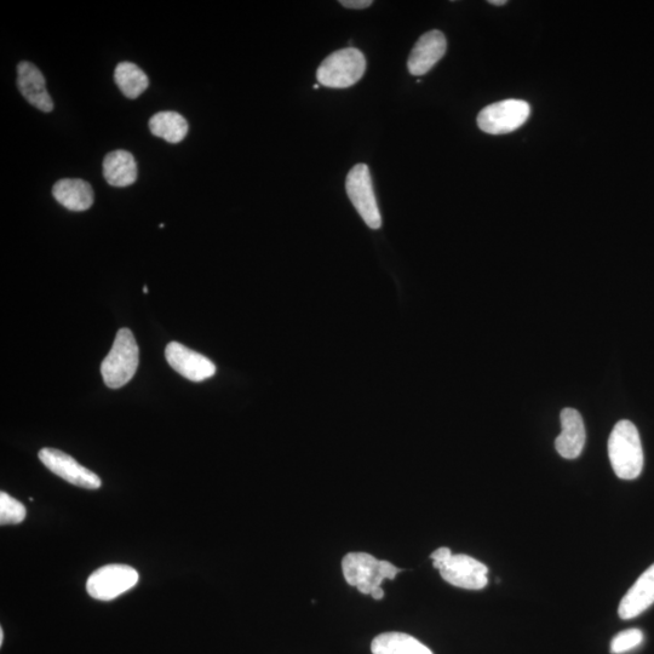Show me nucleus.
I'll return each mask as SVG.
<instances>
[{
    "label": "nucleus",
    "mask_w": 654,
    "mask_h": 654,
    "mask_svg": "<svg viewBox=\"0 0 654 654\" xmlns=\"http://www.w3.org/2000/svg\"><path fill=\"white\" fill-rule=\"evenodd\" d=\"M487 573H489V569L483 562L463 554L452 555V558L440 570L444 581L453 587L468 590L484 589L489 583Z\"/></svg>",
    "instance_id": "10"
},
{
    "label": "nucleus",
    "mask_w": 654,
    "mask_h": 654,
    "mask_svg": "<svg viewBox=\"0 0 654 654\" xmlns=\"http://www.w3.org/2000/svg\"><path fill=\"white\" fill-rule=\"evenodd\" d=\"M608 457L622 480L639 478L644 468V450L638 428L633 422L619 421L608 439Z\"/></svg>",
    "instance_id": "1"
},
{
    "label": "nucleus",
    "mask_w": 654,
    "mask_h": 654,
    "mask_svg": "<svg viewBox=\"0 0 654 654\" xmlns=\"http://www.w3.org/2000/svg\"><path fill=\"white\" fill-rule=\"evenodd\" d=\"M644 642V633L640 629L621 631L611 642L612 654H624L635 650Z\"/></svg>",
    "instance_id": "21"
},
{
    "label": "nucleus",
    "mask_w": 654,
    "mask_h": 654,
    "mask_svg": "<svg viewBox=\"0 0 654 654\" xmlns=\"http://www.w3.org/2000/svg\"><path fill=\"white\" fill-rule=\"evenodd\" d=\"M372 654H434L427 646L404 633H384L372 641Z\"/></svg>",
    "instance_id": "17"
},
{
    "label": "nucleus",
    "mask_w": 654,
    "mask_h": 654,
    "mask_svg": "<svg viewBox=\"0 0 654 654\" xmlns=\"http://www.w3.org/2000/svg\"><path fill=\"white\" fill-rule=\"evenodd\" d=\"M165 357L172 369L189 381L203 382L216 374V366L210 359L181 343H169Z\"/></svg>",
    "instance_id": "9"
},
{
    "label": "nucleus",
    "mask_w": 654,
    "mask_h": 654,
    "mask_svg": "<svg viewBox=\"0 0 654 654\" xmlns=\"http://www.w3.org/2000/svg\"><path fill=\"white\" fill-rule=\"evenodd\" d=\"M346 189L355 210L359 212L366 225L371 229L381 228L382 216L378 209L369 166L355 165L347 176Z\"/></svg>",
    "instance_id": "6"
},
{
    "label": "nucleus",
    "mask_w": 654,
    "mask_h": 654,
    "mask_svg": "<svg viewBox=\"0 0 654 654\" xmlns=\"http://www.w3.org/2000/svg\"><path fill=\"white\" fill-rule=\"evenodd\" d=\"M26 508L24 504L8 495L7 492L0 493V524L17 525L26 519Z\"/></svg>",
    "instance_id": "20"
},
{
    "label": "nucleus",
    "mask_w": 654,
    "mask_h": 654,
    "mask_svg": "<svg viewBox=\"0 0 654 654\" xmlns=\"http://www.w3.org/2000/svg\"><path fill=\"white\" fill-rule=\"evenodd\" d=\"M341 5L348 9H365L372 5V0H341Z\"/></svg>",
    "instance_id": "23"
},
{
    "label": "nucleus",
    "mask_w": 654,
    "mask_h": 654,
    "mask_svg": "<svg viewBox=\"0 0 654 654\" xmlns=\"http://www.w3.org/2000/svg\"><path fill=\"white\" fill-rule=\"evenodd\" d=\"M17 88L25 99L39 111L49 113L54 109L43 73L33 63L22 61L17 66Z\"/></svg>",
    "instance_id": "13"
},
{
    "label": "nucleus",
    "mask_w": 654,
    "mask_h": 654,
    "mask_svg": "<svg viewBox=\"0 0 654 654\" xmlns=\"http://www.w3.org/2000/svg\"><path fill=\"white\" fill-rule=\"evenodd\" d=\"M139 573L126 565H107L95 571L86 582L91 598L111 601L129 592L139 582Z\"/></svg>",
    "instance_id": "7"
},
{
    "label": "nucleus",
    "mask_w": 654,
    "mask_h": 654,
    "mask_svg": "<svg viewBox=\"0 0 654 654\" xmlns=\"http://www.w3.org/2000/svg\"><path fill=\"white\" fill-rule=\"evenodd\" d=\"M39 460L55 475L67 483L82 489L97 490L102 483L99 476L79 464L67 453L55 449H43L39 452Z\"/></svg>",
    "instance_id": "8"
},
{
    "label": "nucleus",
    "mask_w": 654,
    "mask_h": 654,
    "mask_svg": "<svg viewBox=\"0 0 654 654\" xmlns=\"http://www.w3.org/2000/svg\"><path fill=\"white\" fill-rule=\"evenodd\" d=\"M140 363V351L129 329L118 331L111 352L101 364V374L106 386L118 389L133 380Z\"/></svg>",
    "instance_id": "2"
},
{
    "label": "nucleus",
    "mask_w": 654,
    "mask_h": 654,
    "mask_svg": "<svg viewBox=\"0 0 654 654\" xmlns=\"http://www.w3.org/2000/svg\"><path fill=\"white\" fill-rule=\"evenodd\" d=\"M561 433L555 440L556 451L566 460H576L584 449L585 427L581 413L567 407L560 413Z\"/></svg>",
    "instance_id": "12"
},
{
    "label": "nucleus",
    "mask_w": 654,
    "mask_h": 654,
    "mask_svg": "<svg viewBox=\"0 0 654 654\" xmlns=\"http://www.w3.org/2000/svg\"><path fill=\"white\" fill-rule=\"evenodd\" d=\"M366 71L363 53L355 48L335 51L321 63L317 71L320 85L331 89H346L357 84Z\"/></svg>",
    "instance_id": "4"
},
{
    "label": "nucleus",
    "mask_w": 654,
    "mask_h": 654,
    "mask_svg": "<svg viewBox=\"0 0 654 654\" xmlns=\"http://www.w3.org/2000/svg\"><path fill=\"white\" fill-rule=\"evenodd\" d=\"M452 555L453 554L449 548H439L430 555V559L433 560L435 569L440 571L447 564V561L452 558Z\"/></svg>",
    "instance_id": "22"
},
{
    "label": "nucleus",
    "mask_w": 654,
    "mask_h": 654,
    "mask_svg": "<svg viewBox=\"0 0 654 654\" xmlns=\"http://www.w3.org/2000/svg\"><path fill=\"white\" fill-rule=\"evenodd\" d=\"M53 195L56 202L70 211H86L94 204L93 187L80 179H62L55 183Z\"/></svg>",
    "instance_id": "15"
},
{
    "label": "nucleus",
    "mask_w": 654,
    "mask_h": 654,
    "mask_svg": "<svg viewBox=\"0 0 654 654\" xmlns=\"http://www.w3.org/2000/svg\"><path fill=\"white\" fill-rule=\"evenodd\" d=\"M489 3L492 5H496V7H502V5H506L508 2L507 0H490Z\"/></svg>",
    "instance_id": "24"
},
{
    "label": "nucleus",
    "mask_w": 654,
    "mask_h": 654,
    "mask_svg": "<svg viewBox=\"0 0 654 654\" xmlns=\"http://www.w3.org/2000/svg\"><path fill=\"white\" fill-rule=\"evenodd\" d=\"M313 88H314V89H319V88H320V85H319V84H315V85L313 86Z\"/></svg>",
    "instance_id": "26"
},
{
    "label": "nucleus",
    "mask_w": 654,
    "mask_h": 654,
    "mask_svg": "<svg viewBox=\"0 0 654 654\" xmlns=\"http://www.w3.org/2000/svg\"><path fill=\"white\" fill-rule=\"evenodd\" d=\"M531 106L522 100H504L487 106L479 113L478 125L490 135L513 133L527 122Z\"/></svg>",
    "instance_id": "5"
},
{
    "label": "nucleus",
    "mask_w": 654,
    "mask_h": 654,
    "mask_svg": "<svg viewBox=\"0 0 654 654\" xmlns=\"http://www.w3.org/2000/svg\"><path fill=\"white\" fill-rule=\"evenodd\" d=\"M4 642V630L0 628V645H3Z\"/></svg>",
    "instance_id": "25"
},
{
    "label": "nucleus",
    "mask_w": 654,
    "mask_h": 654,
    "mask_svg": "<svg viewBox=\"0 0 654 654\" xmlns=\"http://www.w3.org/2000/svg\"><path fill=\"white\" fill-rule=\"evenodd\" d=\"M114 80L125 97L135 100L147 90V74L133 62H120L114 71Z\"/></svg>",
    "instance_id": "19"
},
{
    "label": "nucleus",
    "mask_w": 654,
    "mask_h": 654,
    "mask_svg": "<svg viewBox=\"0 0 654 654\" xmlns=\"http://www.w3.org/2000/svg\"><path fill=\"white\" fill-rule=\"evenodd\" d=\"M447 42L443 32L430 31L424 33L413 47L407 68L412 76L421 77L427 74L445 56Z\"/></svg>",
    "instance_id": "11"
},
{
    "label": "nucleus",
    "mask_w": 654,
    "mask_h": 654,
    "mask_svg": "<svg viewBox=\"0 0 654 654\" xmlns=\"http://www.w3.org/2000/svg\"><path fill=\"white\" fill-rule=\"evenodd\" d=\"M103 176L112 187L124 188L134 185L137 180L135 157L124 149L107 154L103 160Z\"/></svg>",
    "instance_id": "16"
},
{
    "label": "nucleus",
    "mask_w": 654,
    "mask_h": 654,
    "mask_svg": "<svg viewBox=\"0 0 654 654\" xmlns=\"http://www.w3.org/2000/svg\"><path fill=\"white\" fill-rule=\"evenodd\" d=\"M149 130L154 136L169 143H180L188 134L189 125L180 113L165 111L149 119Z\"/></svg>",
    "instance_id": "18"
},
{
    "label": "nucleus",
    "mask_w": 654,
    "mask_h": 654,
    "mask_svg": "<svg viewBox=\"0 0 654 654\" xmlns=\"http://www.w3.org/2000/svg\"><path fill=\"white\" fill-rule=\"evenodd\" d=\"M143 292H145V294H147V292H148L147 286H145V288H143Z\"/></svg>",
    "instance_id": "27"
},
{
    "label": "nucleus",
    "mask_w": 654,
    "mask_h": 654,
    "mask_svg": "<svg viewBox=\"0 0 654 654\" xmlns=\"http://www.w3.org/2000/svg\"><path fill=\"white\" fill-rule=\"evenodd\" d=\"M654 604V564L638 578L625 594L618 608L624 621L639 617Z\"/></svg>",
    "instance_id": "14"
},
{
    "label": "nucleus",
    "mask_w": 654,
    "mask_h": 654,
    "mask_svg": "<svg viewBox=\"0 0 654 654\" xmlns=\"http://www.w3.org/2000/svg\"><path fill=\"white\" fill-rule=\"evenodd\" d=\"M343 576L361 594L371 595L386 579H394L401 571L386 560H377L367 553H349L342 561Z\"/></svg>",
    "instance_id": "3"
}]
</instances>
